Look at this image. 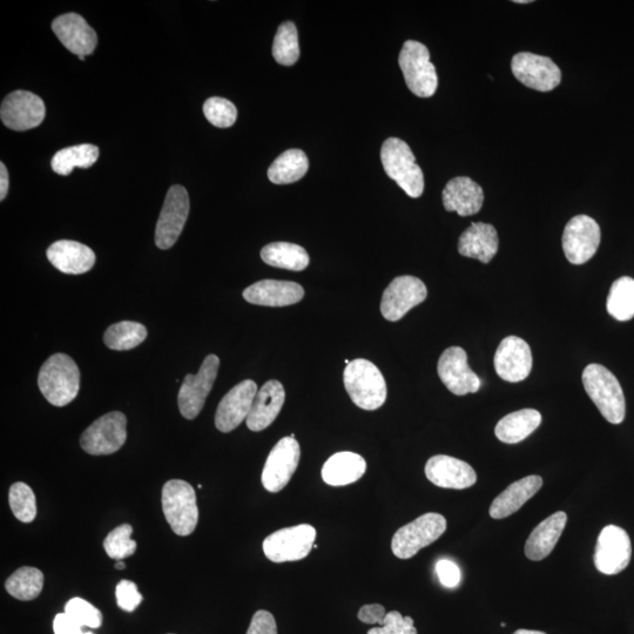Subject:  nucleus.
I'll return each instance as SVG.
<instances>
[{"label":"nucleus","instance_id":"27","mask_svg":"<svg viewBox=\"0 0 634 634\" xmlns=\"http://www.w3.org/2000/svg\"><path fill=\"white\" fill-rule=\"evenodd\" d=\"M566 523H568V515L563 511L546 518L537 528L531 532L528 541L525 543V556L530 561H543L550 556L553 549L563 535Z\"/></svg>","mask_w":634,"mask_h":634},{"label":"nucleus","instance_id":"10","mask_svg":"<svg viewBox=\"0 0 634 634\" xmlns=\"http://www.w3.org/2000/svg\"><path fill=\"white\" fill-rule=\"evenodd\" d=\"M220 359L217 355H208L197 375L188 374L179 391L178 403L182 416L194 420L201 413L215 380H217Z\"/></svg>","mask_w":634,"mask_h":634},{"label":"nucleus","instance_id":"17","mask_svg":"<svg viewBox=\"0 0 634 634\" xmlns=\"http://www.w3.org/2000/svg\"><path fill=\"white\" fill-rule=\"evenodd\" d=\"M437 372L444 386L457 396L475 394L481 389V379L472 372L468 355L461 347L444 350L438 361Z\"/></svg>","mask_w":634,"mask_h":634},{"label":"nucleus","instance_id":"26","mask_svg":"<svg viewBox=\"0 0 634 634\" xmlns=\"http://www.w3.org/2000/svg\"><path fill=\"white\" fill-rule=\"evenodd\" d=\"M47 259L58 271L65 274H84L96 263V254L80 242L60 240L47 249Z\"/></svg>","mask_w":634,"mask_h":634},{"label":"nucleus","instance_id":"41","mask_svg":"<svg viewBox=\"0 0 634 634\" xmlns=\"http://www.w3.org/2000/svg\"><path fill=\"white\" fill-rule=\"evenodd\" d=\"M204 113L209 123L219 128L233 126L238 118V110L232 101L220 97L207 99Z\"/></svg>","mask_w":634,"mask_h":634},{"label":"nucleus","instance_id":"37","mask_svg":"<svg viewBox=\"0 0 634 634\" xmlns=\"http://www.w3.org/2000/svg\"><path fill=\"white\" fill-rule=\"evenodd\" d=\"M147 329L138 322L123 321L114 323L106 330L104 342L107 348L112 350H131L141 345L146 340Z\"/></svg>","mask_w":634,"mask_h":634},{"label":"nucleus","instance_id":"2","mask_svg":"<svg viewBox=\"0 0 634 634\" xmlns=\"http://www.w3.org/2000/svg\"><path fill=\"white\" fill-rule=\"evenodd\" d=\"M583 384L586 394L607 422L620 424L626 414V402L622 386L609 369L592 363L584 369Z\"/></svg>","mask_w":634,"mask_h":634},{"label":"nucleus","instance_id":"9","mask_svg":"<svg viewBox=\"0 0 634 634\" xmlns=\"http://www.w3.org/2000/svg\"><path fill=\"white\" fill-rule=\"evenodd\" d=\"M127 440V418L120 411H112L98 418L80 437V445L93 456L112 455L123 448Z\"/></svg>","mask_w":634,"mask_h":634},{"label":"nucleus","instance_id":"51","mask_svg":"<svg viewBox=\"0 0 634 634\" xmlns=\"http://www.w3.org/2000/svg\"><path fill=\"white\" fill-rule=\"evenodd\" d=\"M114 568L117 570H124L126 568V564L123 561H118L116 565H114Z\"/></svg>","mask_w":634,"mask_h":634},{"label":"nucleus","instance_id":"34","mask_svg":"<svg viewBox=\"0 0 634 634\" xmlns=\"http://www.w3.org/2000/svg\"><path fill=\"white\" fill-rule=\"evenodd\" d=\"M99 148L83 144L64 148L55 154L51 161L52 170L59 175H69L74 168H90L97 163Z\"/></svg>","mask_w":634,"mask_h":634},{"label":"nucleus","instance_id":"23","mask_svg":"<svg viewBox=\"0 0 634 634\" xmlns=\"http://www.w3.org/2000/svg\"><path fill=\"white\" fill-rule=\"evenodd\" d=\"M305 296L299 283L279 280H262L245 289L244 299L252 305L286 307L295 305Z\"/></svg>","mask_w":634,"mask_h":634},{"label":"nucleus","instance_id":"46","mask_svg":"<svg viewBox=\"0 0 634 634\" xmlns=\"http://www.w3.org/2000/svg\"><path fill=\"white\" fill-rule=\"evenodd\" d=\"M247 634H278V626L272 613L265 610L256 612Z\"/></svg>","mask_w":634,"mask_h":634},{"label":"nucleus","instance_id":"47","mask_svg":"<svg viewBox=\"0 0 634 634\" xmlns=\"http://www.w3.org/2000/svg\"><path fill=\"white\" fill-rule=\"evenodd\" d=\"M386 616V609H384V606L381 604L364 605L361 607L359 613H357V617H359L361 622L369 625H382Z\"/></svg>","mask_w":634,"mask_h":634},{"label":"nucleus","instance_id":"40","mask_svg":"<svg viewBox=\"0 0 634 634\" xmlns=\"http://www.w3.org/2000/svg\"><path fill=\"white\" fill-rule=\"evenodd\" d=\"M132 534L133 528L130 524L120 525L111 531L104 541V549L107 556L116 559V561H123V559L133 556L137 551L138 545L131 538Z\"/></svg>","mask_w":634,"mask_h":634},{"label":"nucleus","instance_id":"50","mask_svg":"<svg viewBox=\"0 0 634 634\" xmlns=\"http://www.w3.org/2000/svg\"><path fill=\"white\" fill-rule=\"evenodd\" d=\"M514 634H546L541 631H532V630H517Z\"/></svg>","mask_w":634,"mask_h":634},{"label":"nucleus","instance_id":"43","mask_svg":"<svg viewBox=\"0 0 634 634\" xmlns=\"http://www.w3.org/2000/svg\"><path fill=\"white\" fill-rule=\"evenodd\" d=\"M367 634H417V630L413 618L403 617L399 611H391L381 626L373 627Z\"/></svg>","mask_w":634,"mask_h":634},{"label":"nucleus","instance_id":"38","mask_svg":"<svg viewBox=\"0 0 634 634\" xmlns=\"http://www.w3.org/2000/svg\"><path fill=\"white\" fill-rule=\"evenodd\" d=\"M273 57L276 63L283 66H292L298 62L300 58L299 35L294 23H283L276 32Z\"/></svg>","mask_w":634,"mask_h":634},{"label":"nucleus","instance_id":"49","mask_svg":"<svg viewBox=\"0 0 634 634\" xmlns=\"http://www.w3.org/2000/svg\"><path fill=\"white\" fill-rule=\"evenodd\" d=\"M9 173L5 165L0 164V200H4L9 192Z\"/></svg>","mask_w":634,"mask_h":634},{"label":"nucleus","instance_id":"30","mask_svg":"<svg viewBox=\"0 0 634 634\" xmlns=\"http://www.w3.org/2000/svg\"><path fill=\"white\" fill-rule=\"evenodd\" d=\"M366 470L367 463L362 456L343 451L330 457L323 465L322 478L332 487H346L359 481Z\"/></svg>","mask_w":634,"mask_h":634},{"label":"nucleus","instance_id":"42","mask_svg":"<svg viewBox=\"0 0 634 634\" xmlns=\"http://www.w3.org/2000/svg\"><path fill=\"white\" fill-rule=\"evenodd\" d=\"M65 613L71 617L74 622H77L83 627H90V629H99L103 624V615L89 602H86L82 598H72L65 605Z\"/></svg>","mask_w":634,"mask_h":634},{"label":"nucleus","instance_id":"5","mask_svg":"<svg viewBox=\"0 0 634 634\" xmlns=\"http://www.w3.org/2000/svg\"><path fill=\"white\" fill-rule=\"evenodd\" d=\"M163 511L175 535L193 534L199 522L197 495L190 483L182 480L168 481L163 488Z\"/></svg>","mask_w":634,"mask_h":634},{"label":"nucleus","instance_id":"7","mask_svg":"<svg viewBox=\"0 0 634 634\" xmlns=\"http://www.w3.org/2000/svg\"><path fill=\"white\" fill-rule=\"evenodd\" d=\"M447 526V519L440 514L430 512L422 515L397 530L391 541V550L397 558H413L422 549L435 543L447 530Z\"/></svg>","mask_w":634,"mask_h":634},{"label":"nucleus","instance_id":"12","mask_svg":"<svg viewBox=\"0 0 634 634\" xmlns=\"http://www.w3.org/2000/svg\"><path fill=\"white\" fill-rule=\"evenodd\" d=\"M300 457L299 442L290 436L283 437L268 455L261 476L263 488L272 494L285 489L299 467Z\"/></svg>","mask_w":634,"mask_h":634},{"label":"nucleus","instance_id":"3","mask_svg":"<svg viewBox=\"0 0 634 634\" xmlns=\"http://www.w3.org/2000/svg\"><path fill=\"white\" fill-rule=\"evenodd\" d=\"M347 393L357 407L373 411L387 400V383L380 369L368 360H354L343 373Z\"/></svg>","mask_w":634,"mask_h":634},{"label":"nucleus","instance_id":"25","mask_svg":"<svg viewBox=\"0 0 634 634\" xmlns=\"http://www.w3.org/2000/svg\"><path fill=\"white\" fill-rule=\"evenodd\" d=\"M444 208L461 217H470L481 211L484 202L482 187L468 177L450 180L442 194Z\"/></svg>","mask_w":634,"mask_h":634},{"label":"nucleus","instance_id":"39","mask_svg":"<svg viewBox=\"0 0 634 634\" xmlns=\"http://www.w3.org/2000/svg\"><path fill=\"white\" fill-rule=\"evenodd\" d=\"M9 504L18 521L32 523L37 516L36 496L28 484L18 482L9 492Z\"/></svg>","mask_w":634,"mask_h":634},{"label":"nucleus","instance_id":"11","mask_svg":"<svg viewBox=\"0 0 634 634\" xmlns=\"http://www.w3.org/2000/svg\"><path fill=\"white\" fill-rule=\"evenodd\" d=\"M190 214V197L186 188L175 185L166 195L161 209L157 228H155V245L160 249H170L178 241Z\"/></svg>","mask_w":634,"mask_h":634},{"label":"nucleus","instance_id":"14","mask_svg":"<svg viewBox=\"0 0 634 634\" xmlns=\"http://www.w3.org/2000/svg\"><path fill=\"white\" fill-rule=\"evenodd\" d=\"M631 556V539L627 532L617 525L605 526L595 550L597 570L607 576L618 575L629 566Z\"/></svg>","mask_w":634,"mask_h":634},{"label":"nucleus","instance_id":"15","mask_svg":"<svg viewBox=\"0 0 634 634\" xmlns=\"http://www.w3.org/2000/svg\"><path fill=\"white\" fill-rule=\"evenodd\" d=\"M511 70L519 82L532 90L550 92L562 82V72L548 57L521 52L512 58Z\"/></svg>","mask_w":634,"mask_h":634},{"label":"nucleus","instance_id":"32","mask_svg":"<svg viewBox=\"0 0 634 634\" xmlns=\"http://www.w3.org/2000/svg\"><path fill=\"white\" fill-rule=\"evenodd\" d=\"M261 259L269 266L293 272H301L309 266L306 249L289 242H274L263 247Z\"/></svg>","mask_w":634,"mask_h":634},{"label":"nucleus","instance_id":"22","mask_svg":"<svg viewBox=\"0 0 634 634\" xmlns=\"http://www.w3.org/2000/svg\"><path fill=\"white\" fill-rule=\"evenodd\" d=\"M52 30L67 50L78 57L90 56L96 50L98 37L89 23L77 13H66L52 23Z\"/></svg>","mask_w":634,"mask_h":634},{"label":"nucleus","instance_id":"29","mask_svg":"<svg viewBox=\"0 0 634 634\" xmlns=\"http://www.w3.org/2000/svg\"><path fill=\"white\" fill-rule=\"evenodd\" d=\"M543 487L541 476H528L509 485L492 502L489 514L494 519H503L514 515L523 505L534 497Z\"/></svg>","mask_w":634,"mask_h":634},{"label":"nucleus","instance_id":"6","mask_svg":"<svg viewBox=\"0 0 634 634\" xmlns=\"http://www.w3.org/2000/svg\"><path fill=\"white\" fill-rule=\"evenodd\" d=\"M399 64L408 89L420 98L433 97L438 86V78L433 63L430 62L428 47L415 40L404 43Z\"/></svg>","mask_w":634,"mask_h":634},{"label":"nucleus","instance_id":"31","mask_svg":"<svg viewBox=\"0 0 634 634\" xmlns=\"http://www.w3.org/2000/svg\"><path fill=\"white\" fill-rule=\"evenodd\" d=\"M542 415L535 409H522L502 418L497 423L495 434L499 441L516 444L528 438L541 426Z\"/></svg>","mask_w":634,"mask_h":634},{"label":"nucleus","instance_id":"8","mask_svg":"<svg viewBox=\"0 0 634 634\" xmlns=\"http://www.w3.org/2000/svg\"><path fill=\"white\" fill-rule=\"evenodd\" d=\"M315 539L314 526L301 524L275 531L265 539L262 549L273 563L298 562L314 549Z\"/></svg>","mask_w":634,"mask_h":634},{"label":"nucleus","instance_id":"4","mask_svg":"<svg viewBox=\"0 0 634 634\" xmlns=\"http://www.w3.org/2000/svg\"><path fill=\"white\" fill-rule=\"evenodd\" d=\"M381 161L388 177L393 179L410 198H420L424 191V175L410 147L399 138L384 141Z\"/></svg>","mask_w":634,"mask_h":634},{"label":"nucleus","instance_id":"18","mask_svg":"<svg viewBox=\"0 0 634 634\" xmlns=\"http://www.w3.org/2000/svg\"><path fill=\"white\" fill-rule=\"evenodd\" d=\"M3 124L13 131H28L38 127L45 118V104L36 94L16 91L9 94L0 109Z\"/></svg>","mask_w":634,"mask_h":634},{"label":"nucleus","instance_id":"44","mask_svg":"<svg viewBox=\"0 0 634 634\" xmlns=\"http://www.w3.org/2000/svg\"><path fill=\"white\" fill-rule=\"evenodd\" d=\"M117 603L121 610L133 612L143 602L138 586L131 580H121L116 589Z\"/></svg>","mask_w":634,"mask_h":634},{"label":"nucleus","instance_id":"16","mask_svg":"<svg viewBox=\"0 0 634 634\" xmlns=\"http://www.w3.org/2000/svg\"><path fill=\"white\" fill-rule=\"evenodd\" d=\"M427 295L428 290L423 281L415 276H399L384 290L381 313L388 321H399L409 310L426 300Z\"/></svg>","mask_w":634,"mask_h":634},{"label":"nucleus","instance_id":"36","mask_svg":"<svg viewBox=\"0 0 634 634\" xmlns=\"http://www.w3.org/2000/svg\"><path fill=\"white\" fill-rule=\"evenodd\" d=\"M607 313L618 321H630L634 317V280L623 276L613 282L606 303Z\"/></svg>","mask_w":634,"mask_h":634},{"label":"nucleus","instance_id":"1","mask_svg":"<svg viewBox=\"0 0 634 634\" xmlns=\"http://www.w3.org/2000/svg\"><path fill=\"white\" fill-rule=\"evenodd\" d=\"M38 386L52 406H67L76 399L80 389L77 363L66 354L52 355L40 369Z\"/></svg>","mask_w":634,"mask_h":634},{"label":"nucleus","instance_id":"33","mask_svg":"<svg viewBox=\"0 0 634 634\" xmlns=\"http://www.w3.org/2000/svg\"><path fill=\"white\" fill-rule=\"evenodd\" d=\"M309 161L305 152L288 150L279 155L269 167L268 179L275 185H288L301 180L308 172Z\"/></svg>","mask_w":634,"mask_h":634},{"label":"nucleus","instance_id":"45","mask_svg":"<svg viewBox=\"0 0 634 634\" xmlns=\"http://www.w3.org/2000/svg\"><path fill=\"white\" fill-rule=\"evenodd\" d=\"M436 573L445 588L455 589L461 583V570L457 564L449 559H441L436 564Z\"/></svg>","mask_w":634,"mask_h":634},{"label":"nucleus","instance_id":"48","mask_svg":"<svg viewBox=\"0 0 634 634\" xmlns=\"http://www.w3.org/2000/svg\"><path fill=\"white\" fill-rule=\"evenodd\" d=\"M53 631L55 634H93L92 632H84L83 626L67 616L66 613H59L53 620Z\"/></svg>","mask_w":634,"mask_h":634},{"label":"nucleus","instance_id":"21","mask_svg":"<svg viewBox=\"0 0 634 634\" xmlns=\"http://www.w3.org/2000/svg\"><path fill=\"white\" fill-rule=\"evenodd\" d=\"M426 476L443 489L464 490L477 482L476 471L470 464L447 455L431 457L426 464Z\"/></svg>","mask_w":634,"mask_h":634},{"label":"nucleus","instance_id":"13","mask_svg":"<svg viewBox=\"0 0 634 634\" xmlns=\"http://www.w3.org/2000/svg\"><path fill=\"white\" fill-rule=\"evenodd\" d=\"M602 232L596 220L588 215H577L565 226L562 245L566 259L572 265H584L598 251Z\"/></svg>","mask_w":634,"mask_h":634},{"label":"nucleus","instance_id":"19","mask_svg":"<svg viewBox=\"0 0 634 634\" xmlns=\"http://www.w3.org/2000/svg\"><path fill=\"white\" fill-rule=\"evenodd\" d=\"M258 391V386L252 380L236 384L219 403L217 414H215V427L221 433H231L238 428L251 413Z\"/></svg>","mask_w":634,"mask_h":634},{"label":"nucleus","instance_id":"52","mask_svg":"<svg viewBox=\"0 0 634 634\" xmlns=\"http://www.w3.org/2000/svg\"><path fill=\"white\" fill-rule=\"evenodd\" d=\"M516 4H528L531 3L530 0H515Z\"/></svg>","mask_w":634,"mask_h":634},{"label":"nucleus","instance_id":"35","mask_svg":"<svg viewBox=\"0 0 634 634\" xmlns=\"http://www.w3.org/2000/svg\"><path fill=\"white\" fill-rule=\"evenodd\" d=\"M43 588V572L31 568V566L18 569L5 582V589L9 595L18 600H24V602L36 599L42 593Z\"/></svg>","mask_w":634,"mask_h":634},{"label":"nucleus","instance_id":"28","mask_svg":"<svg viewBox=\"0 0 634 634\" xmlns=\"http://www.w3.org/2000/svg\"><path fill=\"white\" fill-rule=\"evenodd\" d=\"M498 234L496 228L484 222H474L458 241V252L465 258L489 263L498 252Z\"/></svg>","mask_w":634,"mask_h":634},{"label":"nucleus","instance_id":"20","mask_svg":"<svg viewBox=\"0 0 634 634\" xmlns=\"http://www.w3.org/2000/svg\"><path fill=\"white\" fill-rule=\"evenodd\" d=\"M494 363L496 373L502 380L522 382L531 373V348L521 337H505L496 350Z\"/></svg>","mask_w":634,"mask_h":634},{"label":"nucleus","instance_id":"24","mask_svg":"<svg viewBox=\"0 0 634 634\" xmlns=\"http://www.w3.org/2000/svg\"><path fill=\"white\" fill-rule=\"evenodd\" d=\"M286 391L279 381H268L256 394L246 424L248 429L259 433L267 429L279 416L285 404Z\"/></svg>","mask_w":634,"mask_h":634}]
</instances>
